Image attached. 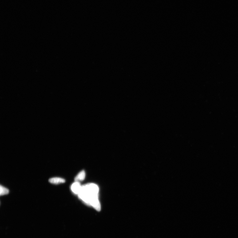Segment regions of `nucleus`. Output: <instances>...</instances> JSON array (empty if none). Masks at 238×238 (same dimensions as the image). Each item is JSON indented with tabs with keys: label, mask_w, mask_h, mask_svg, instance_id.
Masks as SVG:
<instances>
[{
	"label": "nucleus",
	"mask_w": 238,
	"mask_h": 238,
	"mask_svg": "<svg viewBox=\"0 0 238 238\" xmlns=\"http://www.w3.org/2000/svg\"><path fill=\"white\" fill-rule=\"evenodd\" d=\"M99 189L94 184H89L82 187L78 194L79 198L87 204L91 206L96 210H101V205L98 198Z\"/></svg>",
	"instance_id": "1"
},
{
	"label": "nucleus",
	"mask_w": 238,
	"mask_h": 238,
	"mask_svg": "<svg viewBox=\"0 0 238 238\" xmlns=\"http://www.w3.org/2000/svg\"><path fill=\"white\" fill-rule=\"evenodd\" d=\"M85 177V173L84 171L83 170L80 172L75 178L76 182H79L84 180Z\"/></svg>",
	"instance_id": "4"
},
{
	"label": "nucleus",
	"mask_w": 238,
	"mask_h": 238,
	"mask_svg": "<svg viewBox=\"0 0 238 238\" xmlns=\"http://www.w3.org/2000/svg\"><path fill=\"white\" fill-rule=\"evenodd\" d=\"M82 187L79 182H76L72 184L71 187V191L75 194H79L81 191Z\"/></svg>",
	"instance_id": "2"
},
{
	"label": "nucleus",
	"mask_w": 238,
	"mask_h": 238,
	"mask_svg": "<svg viewBox=\"0 0 238 238\" xmlns=\"http://www.w3.org/2000/svg\"><path fill=\"white\" fill-rule=\"evenodd\" d=\"M0 189H1V192H0L1 196H2V195L3 196V195H6L9 193V190L1 185V187H0Z\"/></svg>",
	"instance_id": "5"
},
{
	"label": "nucleus",
	"mask_w": 238,
	"mask_h": 238,
	"mask_svg": "<svg viewBox=\"0 0 238 238\" xmlns=\"http://www.w3.org/2000/svg\"><path fill=\"white\" fill-rule=\"evenodd\" d=\"M49 182L54 184H58L65 182V179L59 177H55L51 178L49 180Z\"/></svg>",
	"instance_id": "3"
}]
</instances>
